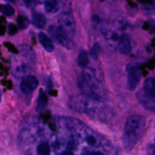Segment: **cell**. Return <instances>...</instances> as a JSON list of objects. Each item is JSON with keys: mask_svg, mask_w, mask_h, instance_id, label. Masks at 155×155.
<instances>
[{"mask_svg": "<svg viewBox=\"0 0 155 155\" xmlns=\"http://www.w3.org/2000/svg\"><path fill=\"white\" fill-rule=\"evenodd\" d=\"M68 105L74 111L86 114L101 122L107 121L112 116L110 109L101 100L91 98L85 94L72 96L68 100Z\"/></svg>", "mask_w": 155, "mask_h": 155, "instance_id": "cell-1", "label": "cell"}, {"mask_svg": "<svg viewBox=\"0 0 155 155\" xmlns=\"http://www.w3.org/2000/svg\"><path fill=\"white\" fill-rule=\"evenodd\" d=\"M77 82L83 94L91 98L101 100L106 95V88L97 76L95 70L92 68H85L81 75L77 78Z\"/></svg>", "mask_w": 155, "mask_h": 155, "instance_id": "cell-2", "label": "cell"}, {"mask_svg": "<svg viewBox=\"0 0 155 155\" xmlns=\"http://www.w3.org/2000/svg\"><path fill=\"white\" fill-rule=\"evenodd\" d=\"M146 118L142 115L133 114L127 119L123 135V143L127 152L133 149L144 133Z\"/></svg>", "mask_w": 155, "mask_h": 155, "instance_id": "cell-3", "label": "cell"}, {"mask_svg": "<svg viewBox=\"0 0 155 155\" xmlns=\"http://www.w3.org/2000/svg\"><path fill=\"white\" fill-rule=\"evenodd\" d=\"M58 27L68 37L73 39L76 31V23L72 12L64 11L60 14L58 18Z\"/></svg>", "mask_w": 155, "mask_h": 155, "instance_id": "cell-4", "label": "cell"}, {"mask_svg": "<svg viewBox=\"0 0 155 155\" xmlns=\"http://www.w3.org/2000/svg\"><path fill=\"white\" fill-rule=\"evenodd\" d=\"M127 73V88L133 91L137 88L142 77V72L136 64L130 63L126 68Z\"/></svg>", "mask_w": 155, "mask_h": 155, "instance_id": "cell-5", "label": "cell"}, {"mask_svg": "<svg viewBox=\"0 0 155 155\" xmlns=\"http://www.w3.org/2000/svg\"><path fill=\"white\" fill-rule=\"evenodd\" d=\"M48 31L53 38L55 39L56 42L59 45H62L66 48L67 49H72L74 48V43L73 42V39L68 37L66 34L63 33L58 26L50 25L48 27Z\"/></svg>", "mask_w": 155, "mask_h": 155, "instance_id": "cell-6", "label": "cell"}, {"mask_svg": "<svg viewBox=\"0 0 155 155\" xmlns=\"http://www.w3.org/2000/svg\"><path fill=\"white\" fill-rule=\"evenodd\" d=\"M39 85V81L37 78L33 76H26L21 81L20 84V89L21 92L26 95L31 94L35 91Z\"/></svg>", "mask_w": 155, "mask_h": 155, "instance_id": "cell-7", "label": "cell"}, {"mask_svg": "<svg viewBox=\"0 0 155 155\" xmlns=\"http://www.w3.org/2000/svg\"><path fill=\"white\" fill-rule=\"evenodd\" d=\"M118 50L120 53L124 55H128L132 51V44L130 38L127 34H122L119 36V39L117 41Z\"/></svg>", "mask_w": 155, "mask_h": 155, "instance_id": "cell-8", "label": "cell"}, {"mask_svg": "<svg viewBox=\"0 0 155 155\" xmlns=\"http://www.w3.org/2000/svg\"><path fill=\"white\" fill-rule=\"evenodd\" d=\"M137 98L144 107L149 110H155V97L148 95L142 89L137 93Z\"/></svg>", "mask_w": 155, "mask_h": 155, "instance_id": "cell-9", "label": "cell"}, {"mask_svg": "<svg viewBox=\"0 0 155 155\" xmlns=\"http://www.w3.org/2000/svg\"><path fill=\"white\" fill-rule=\"evenodd\" d=\"M33 71V67L30 63H23L18 65L13 69V75L15 77H24L28 76Z\"/></svg>", "mask_w": 155, "mask_h": 155, "instance_id": "cell-10", "label": "cell"}, {"mask_svg": "<svg viewBox=\"0 0 155 155\" xmlns=\"http://www.w3.org/2000/svg\"><path fill=\"white\" fill-rule=\"evenodd\" d=\"M38 37H39V42L42 45V46L45 48V50H46L48 52H51V51H54V44H53L51 39L48 37V35L45 34L44 32H40V33H39Z\"/></svg>", "mask_w": 155, "mask_h": 155, "instance_id": "cell-11", "label": "cell"}, {"mask_svg": "<svg viewBox=\"0 0 155 155\" xmlns=\"http://www.w3.org/2000/svg\"><path fill=\"white\" fill-rule=\"evenodd\" d=\"M32 24L37 28H42L46 24V18L40 12H33L32 15Z\"/></svg>", "mask_w": 155, "mask_h": 155, "instance_id": "cell-12", "label": "cell"}, {"mask_svg": "<svg viewBox=\"0 0 155 155\" xmlns=\"http://www.w3.org/2000/svg\"><path fill=\"white\" fill-rule=\"evenodd\" d=\"M143 91L151 96L155 97V77H149L144 83Z\"/></svg>", "mask_w": 155, "mask_h": 155, "instance_id": "cell-13", "label": "cell"}, {"mask_svg": "<svg viewBox=\"0 0 155 155\" xmlns=\"http://www.w3.org/2000/svg\"><path fill=\"white\" fill-rule=\"evenodd\" d=\"M47 104H48V98L47 95H45V92L41 90L39 92V97L37 99V104H36V111L37 112H42L44 110L46 107Z\"/></svg>", "mask_w": 155, "mask_h": 155, "instance_id": "cell-14", "label": "cell"}, {"mask_svg": "<svg viewBox=\"0 0 155 155\" xmlns=\"http://www.w3.org/2000/svg\"><path fill=\"white\" fill-rule=\"evenodd\" d=\"M44 7L48 13H54L59 8V3L58 0H45Z\"/></svg>", "mask_w": 155, "mask_h": 155, "instance_id": "cell-15", "label": "cell"}, {"mask_svg": "<svg viewBox=\"0 0 155 155\" xmlns=\"http://www.w3.org/2000/svg\"><path fill=\"white\" fill-rule=\"evenodd\" d=\"M89 55L84 50H81L77 56V64L80 68H85L89 64Z\"/></svg>", "mask_w": 155, "mask_h": 155, "instance_id": "cell-16", "label": "cell"}, {"mask_svg": "<svg viewBox=\"0 0 155 155\" xmlns=\"http://www.w3.org/2000/svg\"><path fill=\"white\" fill-rule=\"evenodd\" d=\"M36 153L38 154H49L51 153V148L48 142H43L39 143L36 147Z\"/></svg>", "mask_w": 155, "mask_h": 155, "instance_id": "cell-17", "label": "cell"}, {"mask_svg": "<svg viewBox=\"0 0 155 155\" xmlns=\"http://www.w3.org/2000/svg\"><path fill=\"white\" fill-rule=\"evenodd\" d=\"M0 12L7 17H12L15 15V10L10 4L0 5Z\"/></svg>", "mask_w": 155, "mask_h": 155, "instance_id": "cell-18", "label": "cell"}, {"mask_svg": "<svg viewBox=\"0 0 155 155\" xmlns=\"http://www.w3.org/2000/svg\"><path fill=\"white\" fill-rule=\"evenodd\" d=\"M100 51H101V48H100L99 44L98 42H95L92 49H91V56L95 59L98 58V57L99 56Z\"/></svg>", "mask_w": 155, "mask_h": 155, "instance_id": "cell-19", "label": "cell"}, {"mask_svg": "<svg viewBox=\"0 0 155 155\" xmlns=\"http://www.w3.org/2000/svg\"><path fill=\"white\" fill-rule=\"evenodd\" d=\"M18 21L20 29H25L29 25V20L26 17H20Z\"/></svg>", "mask_w": 155, "mask_h": 155, "instance_id": "cell-20", "label": "cell"}, {"mask_svg": "<svg viewBox=\"0 0 155 155\" xmlns=\"http://www.w3.org/2000/svg\"><path fill=\"white\" fill-rule=\"evenodd\" d=\"M24 3L28 7H32V6H34L36 5V0H24Z\"/></svg>", "mask_w": 155, "mask_h": 155, "instance_id": "cell-21", "label": "cell"}, {"mask_svg": "<svg viewBox=\"0 0 155 155\" xmlns=\"http://www.w3.org/2000/svg\"><path fill=\"white\" fill-rule=\"evenodd\" d=\"M4 1L7 2H15L16 0H4Z\"/></svg>", "mask_w": 155, "mask_h": 155, "instance_id": "cell-22", "label": "cell"}, {"mask_svg": "<svg viewBox=\"0 0 155 155\" xmlns=\"http://www.w3.org/2000/svg\"><path fill=\"white\" fill-rule=\"evenodd\" d=\"M1 100H2V91L0 90V102H1Z\"/></svg>", "mask_w": 155, "mask_h": 155, "instance_id": "cell-23", "label": "cell"}]
</instances>
